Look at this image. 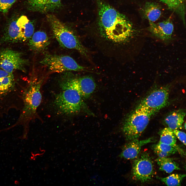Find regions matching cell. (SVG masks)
<instances>
[{"label":"cell","mask_w":186,"mask_h":186,"mask_svg":"<svg viewBox=\"0 0 186 186\" xmlns=\"http://www.w3.org/2000/svg\"><path fill=\"white\" fill-rule=\"evenodd\" d=\"M59 83L77 91L83 99L88 98L95 90L96 84L91 76H78L70 72H64Z\"/></svg>","instance_id":"52a82bcc"},{"label":"cell","mask_w":186,"mask_h":186,"mask_svg":"<svg viewBox=\"0 0 186 186\" xmlns=\"http://www.w3.org/2000/svg\"><path fill=\"white\" fill-rule=\"evenodd\" d=\"M145 16L149 23H154L160 17L161 11L159 6L153 3H148L144 8Z\"/></svg>","instance_id":"ac0fdd59"},{"label":"cell","mask_w":186,"mask_h":186,"mask_svg":"<svg viewBox=\"0 0 186 186\" xmlns=\"http://www.w3.org/2000/svg\"><path fill=\"white\" fill-rule=\"evenodd\" d=\"M171 9L175 10L183 17L184 14V3L185 0H160Z\"/></svg>","instance_id":"7402d4cb"},{"label":"cell","mask_w":186,"mask_h":186,"mask_svg":"<svg viewBox=\"0 0 186 186\" xmlns=\"http://www.w3.org/2000/svg\"><path fill=\"white\" fill-rule=\"evenodd\" d=\"M17 23L19 28L20 41H25L29 40L34 33L33 24L25 16H21L17 19Z\"/></svg>","instance_id":"e0dca14e"},{"label":"cell","mask_w":186,"mask_h":186,"mask_svg":"<svg viewBox=\"0 0 186 186\" xmlns=\"http://www.w3.org/2000/svg\"><path fill=\"white\" fill-rule=\"evenodd\" d=\"M16 0H0V11L5 13H7Z\"/></svg>","instance_id":"cb8c5ba5"},{"label":"cell","mask_w":186,"mask_h":186,"mask_svg":"<svg viewBox=\"0 0 186 186\" xmlns=\"http://www.w3.org/2000/svg\"><path fill=\"white\" fill-rule=\"evenodd\" d=\"M186 115V111L184 110L175 111L166 117L164 120L165 123L167 127L172 130L177 129L181 127Z\"/></svg>","instance_id":"2e32d148"},{"label":"cell","mask_w":186,"mask_h":186,"mask_svg":"<svg viewBox=\"0 0 186 186\" xmlns=\"http://www.w3.org/2000/svg\"><path fill=\"white\" fill-rule=\"evenodd\" d=\"M21 53L9 48L0 50V68L10 73L16 70L25 71L27 64Z\"/></svg>","instance_id":"9c48e42d"},{"label":"cell","mask_w":186,"mask_h":186,"mask_svg":"<svg viewBox=\"0 0 186 186\" xmlns=\"http://www.w3.org/2000/svg\"><path fill=\"white\" fill-rule=\"evenodd\" d=\"M40 63L52 72L62 73L69 71L86 70L85 67L79 64L68 56L47 55L42 58Z\"/></svg>","instance_id":"8992f818"},{"label":"cell","mask_w":186,"mask_h":186,"mask_svg":"<svg viewBox=\"0 0 186 186\" xmlns=\"http://www.w3.org/2000/svg\"><path fill=\"white\" fill-rule=\"evenodd\" d=\"M154 140L153 137H150L143 140L136 139L129 141L124 145L119 157L128 160L135 158L137 157L143 146Z\"/></svg>","instance_id":"7c38bea8"},{"label":"cell","mask_w":186,"mask_h":186,"mask_svg":"<svg viewBox=\"0 0 186 186\" xmlns=\"http://www.w3.org/2000/svg\"><path fill=\"white\" fill-rule=\"evenodd\" d=\"M184 127H185V129L186 130V122H185V123H184Z\"/></svg>","instance_id":"4316f807"},{"label":"cell","mask_w":186,"mask_h":186,"mask_svg":"<svg viewBox=\"0 0 186 186\" xmlns=\"http://www.w3.org/2000/svg\"><path fill=\"white\" fill-rule=\"evenodd\" d=\"M152 147L157 148L160 150L171 154L179 152L180 154L186 156V153L179 146L176 147L159 142L153 145Z\"/></svg>","instance_id":"603a6c76"},{"label":"cell","mask_w":186,"mask_h":186,"mask_svg":"<svg viewBox=\"0 0 186 186\" xmlns=\"http://www.w3.org/2000/svg\"><path fill=\"white\" fill-rule=\"evenodd\" d=\"M17 20L13 19L9 23L0 40V44L20 41V29L17 24Z\"/></svg>","instance_id":"9a60e30c"},{"label":"cell","mask_w":186,"mask_h":186,"mask_svg":"<svg viewBox=\"0 0 186 186\" xmlns=\"http://www.w3.org/2000/svg\"><path fill=\"white\" fill-rule=\"evenodd\" d=\"M53 35L60 45L69 49H74L85 57H88V51L74 33L55 16H47Z\"/></svg>","instance_id":"5b68a950"},{"label":"cell","mask_w":186,"mask_h":186,"mask_svg":"<svg viewBox=\"0 0 186 186\" xmlns=\"http://www.w3.org/2000/svg\"><path fill=\"white\" fill-rule=\"evenodd\" d=\"M169 93V88L167 86L158 88L145 97L138 105L157 113L167 105Z\"/></svg>","instance_id":"30bf717a"},{"label":"cell","mask_w":186,"mask_h":186,"mask_svg":"<svg viewBox=\"0 0 186 186\" xmlns=\"http://www.w3.org/2000/svg\"><path fill=\"white\" fill-rule=\"evenodd\" d=\"M29 10L41 12H52L57 10L61 6V0H26Z\"/></svg>","instance_id":"4fadbf2b"},{"label":"cell","mask_w":186,"mask_h":186,"mask_svg":"<svg viewBox=\"0 0 186 186\" xmlns=\"http://www.w3.org/2000/svg\"><path fill=\"white\" fill-rule=\"evenodd\" d=\"M49 43L47 34L44 32L38 31L34 33L29 39L28 45L31 50L40 52L45 50Z\"/></svg>","instance_id":"5bb4252c"},{"label":"cell","mask_w":186,"mask_h":186,"mask_svg":"<svg viewBox=\"0 0 186 186\" xmlns=\"http://www.w3.org/2000/svg\"><path fill=\"white\" fill-rule=\"evenodd\" d=\"M59 85V91L53 101L54 107L58 114L69 115L84 113L95 115L77 91L61 84Z\"/></svg>","instance_id":"7a4b0ae2"},{"label":"cell","mask_w":186,"mask_h":186,"mask_svg":"<svg viewBox=\"0 0 186 186\" xmlns=\"http://www.w3.org/2000/svg\"><path fill=\"white\" fill-rule=\"evenodd\" d=\"M156 113L138 105L125 120L122 131L128 141L138 139L148 126L152 118Z\"/></svg>","instance_id":"277c9868"},{"label":"cell","mask_w":186,"mask_h":186,"mask_svg":"<svg viewBox=\"0 0 186 186\" xmlns=\"http://www.w3.org/2000/svg\"><path fill=\"white\" fill-rule=\"evenodd\" d=\"M44 79L33 76L27 87L23 89L22 95V107L18 119L12 127L29 122L35 116L42 98L41 87Z\"/></svg>","instance_id":"3957f363"},{"label":"cell","mask_w":186,"mask_h":186,"mask_svg":"<svg viewBox=\"0 0 186 186\" xmlns=\"http://www.w3.org/2000/svg\"><path fill=\"white\" fill-rule=\"evenodd\" d=\"M99 25L104 35L116 43L127 41L133 32L132 24L124 15L109 4L98 2Z\"/></svg>","instance_id":"6da1fadb"},{"label":"cell","mask_w":186,"mask_h":186,"mask_svg":"<svg viewBox=\"0 0 186 186\" xmlns=\"http://www.w3.org/2000/svg\"><path fill=\"white\" fill-rule=\"evenodd\" d=\"M173 131L176 137L186 146V134L177 129Z\"/></svg>","instance_id":"d4e9b609"},{"label":"cell","mask_w":186,"mask_h":186,"mask_svg":"<svg viewBox=\"0 0 186 186\" xmlns=\"http://www.w3.org/2000/svg\"><path fill=\"white\" fill-rule=\"evenodd\" d=\"M154 153L159 158L167 157L171 155V154L162 151L157 148L152 147Z\"/></svg>","instance_id":"484cf974"},{"label":"cell","mask_w":186,"mask_h":186,"mask_svg":"<svg viewBox=\"0 0 186 186\" xmlns=\"http://www.w3.org/2000/svg\"><path fill=\"white\" fill-rule=\"evenodd\" d=\"M149 30L155 36L166 43L174 40L173 34L174 27L169 19L157 23H149Z\"/></svg>","instance_id":"8fae6325"},{"label":"cell","mask_w":186,"mask_h":186,"mask_svg":"<svg viewBox=\"0 0 186 186\" xmlns=\"http://www.w3.org/2000/svg\"><path fill=\"white\" fill-rule=\"evenodd\" d=\"M159 143L178 147L176 144L177 137L173 131L169 128L165 127L159 132Z\"/></svg>","instance_id":"ffe728a7"},{"label":"cell","mask_w":186,"mask_h":186,"mask_svg":"<svg viewBox=\"0 0 186 186\" xmlns=\"http://www.w3.org/2000/svg\"><path fill=\"white\" fill-rule=\"evenodd\" d=\"M155 173L153 161L148 152L142 153L134 161L131 176L134 181L141 183L149 182Z\"/></svg>","instance_id":"ba28073f"},{"label":"cell","mask_w":186,"mask_h":186,"mask_svg":"<svg viewBox=\"0 0 186 186\" xmlns=\"http://www.w3.org/2000/svg\"><path fill=\"white\" fill-rule=\"evenodd\" d=\"M185 174H174L165 177H160V180L168 186H180Z\"/></svg>","instance_id":"44dd1931"},{"label":"cell","mask_w":186,"mask_h":186,"mask_svg":"<svg viewBox=\"0 0 186 186\" xmlns=\"http://www.w3.org/2000/svg\"><path fill=\"white\" fill-rule=\"evenodd\" d=\"M184 167H185V169L186 170V164L185 165Z\"/></svg>","instance_id":"83f0119b"},{"label":"cell","mask_w":186,"mask_h":186,"mask_svg":"<svg viewBox=\"0 0 186 186\" xmlns=\"http://www.w3.org/2000/svg\"><path fill=\"white\" fill-rule=\"evenodd\" d=\"M159 169L167 173H170L175 170H180L179 164L174 161L173 159L166 157H158L156 160Z\"/></svg>","instance_id":"d6986e66"}]
</instances>
